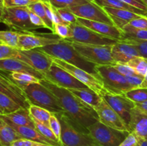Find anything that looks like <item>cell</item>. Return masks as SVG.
Masks as SVG:
<instances>
[{
    "instance_id": "1",
    "label": "cell",
    "mask_w": 147,
    "mask_h": 146,
    "mask_svg": "<svg viewBox=\"0 0 147 146\" xmlns=\"http://www.w3.org/2000/svg\"><path fill=\"white\" fill-rule=\"evenodd\" d=\"M40 83L57 97L65 113L80 126L88 130V127L98 121L94 108L80 100L69 90L57 87L47 80H41Z\"/></svg>"
},
{
    "instance_id": "2",
    "label": "cell",
    "mask_w": 147,
    "mask_h": 146,
    "mask_svg": "<svg viewBox=\"0 0 147 146\" xmlns=\"http://www.w3.org/2000/svg\"><path fill=\"white\" fill-rule=\"evenodd\" d=\"M40 49L53 58L63 60L69 64L83 69L98 77L96 64L85 60L74 48L71 42L63 40L56 44L45 46Z\"/></svg>"
},
{
    "instance_id": "3",
    "label": "cell",
    "mask_w": 147,
    "mask_h": 146,
    "mask_svg": "<svg viewBox=\"0 0 147 146\" xmlns=\"http://www.w3.org/2000/svg\"><path fill=\"white\" fill-rule=\"evenodd\" d=\"M55 115L61 124L63 146H99L90 137L87 129L75 123L65 112Z\"/></svg>"
},
{
    "instance_id": "4",
    "label": "cell",
    "mask_w": 147,
    "mask_h": 146,
    "mask_svg": "<svg viewBox=\"0 0 147 146\" xmlns=\"http://www.w3.org/2000/svg\"><path fill=\"white\" fill-rule=\"evenodd\" d=\"M22 90L30 104L47 109L54 114L64 112L57 97L42 83H31Z\"/></svg>"
},
{
    "instance_id": "5",
    "label": "cell",
    "mask_w": 147,
    "mask_h": 146,
    "mask_svg": "<svg viewBox=\"0 0 147 146\" xmlns=\"http://www.w3.org/2000/svg\"><path fill=\"white\" fill-rule=\"evenodd\" d=\"M0 21L9 28L22 32H32V30L39 28L30 21L27 7H1Z\"/></svg>"
},
{
    "instance_id": "6",
    "label": "cell",
    "mask_w": 147,
    "mask_h": 146,
    "mask_svg": "<svg viewBox=\"0 0 147 146\" xmlns=\"http://www.w3.org/2000/svg\"><path fill=\"white\" fill-rule=\"evenodd\" d=\"M98 77L103 82L107 91L116 94H125L133 87L125 76L119 73L112 65H96Z\"/></svg>"
},
{
    "instance_id": "7",
    "label": "cell",
    "mask_w": 147,
    "mask_h": 146,
    "mask_svg": "<svg viewBox=\"0 0 147 146\" xmlns=\"http://www.w3.org/2000/svg\"><path fill=\"white\" fill-rule=\"evenodd\" d=\"M71 43L78 52L87 61L96 65H113L115 64L111 54L112 46L95 45L76 42H71Z\"/></svg>"
},
{
    "instance_id": "8",
    "label": "cell",
    "mask_w": 147,
    "mask_h": 146,
    "mask_svg": "<svg viewBox=\"0 0 147 146\" xmlns=\"http://www.w3.org/2000/svg\"><path fill=\"white\" fill-rule=\"evenodd\" d=\"M88 131L99 146H119L129 133L109 127L99 120L88 127Z\"/></svg>"
},
{
    "instance_id": "9",
    "label": "cell",
    "mask_w": 147,
    "mask_h": 146,
    "mask_svg": "<svg viewBox=\"0 0 147 146\" xmlns=\"http://www.w3.org/2000/svg\"><path fill=\"white\" fill-rule=\"evenodd\" d=\"M72 29V37L67 41L76 42L95 45L113 46L119 40L101 35L93 30L79 24L78 22L70 25Z\"/></svg>"
},
{
    "instance_id": "10",
    "label": "cell",
    "mask_w": 147,
    "mask_h": 146,
    "mask_svg": "<svg viewBox=\"0 0 147 146\" xmlns=\"http://www.w3.org/2000/svg\"><path fill=\"white\" fill-rule=\"evenodd\" d=\"M53 62L56 64H57L60 67L70 73L77 80L81 82L83 84L87 86L88 87L93 90V91L97 92L100 96H101L102 93L106 90L103 82L100 81V79H98L93 74L89 73L88 72L86 71L81 68H79V67L73 65L71 64H69V63L60 60V59L53 58Z\"/></svg>"
},
{
    "instance_id": "11",
    "label": "cell",
    "mask_w": 147,
    "mask_h": 146,
    "mask_svg": "<svg viewBox=\"0 0 147 146\" xmlns=\"http://www.w3.org/2000/svg\"><path fill=\"white\" fill-rule=\"evenodd\" d=\"M14 59H18L30 64L43 75L47 72L53 63V57L40 48L30 50H20Z\"/></svg>"
},
{
    "instance_id": "12",
    "label": "cell",
    "mask_w": 147,
    "mask_h": 146,
    "mask_svg": "<svg viewBox=\"0 0 147 146\" xmlns=\"http://www.w3.org/2000/svg\"><path fill=\"white\" fill-rule=\"evenodd\" d=\"M45 80H48L55 85L67 90L88 87L54 62L48 71L45 74Z\"/></svg>"
},
{
    "instance_id": "13",
    "label": "cell",
    "mask_w": 147,
    "mask_h": 146,
    "mask_svg": "<svg viewBox=\"0 0 147 146\" xmlns=\"http://www.w3.org/2000/svg\"><path fill=\"white\" fill-rule=\"evenodd\" d=\"M101 97L129 126L131 117V112L135 107V102L129 100L124 94H116L106 90L102 93Z\"/></svg>"
},
{
    "instance_id": "14",
    "label": "cell",
    "mask_w": 147,
    "mask_h": 146,
    "mask_svg": "<svg viewBox=\"0 0 147 146\" xmlns=\"http://www.w3.org/2000/svg\"><path fill=\"white\" fill-rule=\"evenodd\" d=\"M70 9L78 18L86 19L91 21H100L111 25H114L113 21L107 12L105 11L104 9L96 4L94 1L82 5L71 7Z\"/></svg>"
},
{
    "instance_id": "15",
    "label": "cell",
    "mask_w": 147,
    "mask_h": 146,
    "mask_svg": "<svg viewBox=\"0 0 147 146\" xmlns=\"http://www.w3.org/2000/svg\"><path fill=\"white\" fill-rule=\"evenodd\" d=\"M98 117V120L106 125L116 130L130 133L129 126L122 117L108 104L103 98L98 106L94 107Z\"/></svg>"
},
{
    "instance_id": "16",
    "label": "cell",
    "mask_w": 147,
    "mask_h": 146,
    "mask_svg": "<svg viewBox=\"0 0 147 146\" xmlns=\"http://www.w3.org/2000/svg\"><path fill=\"white\" fill-rule=\"evenodd\" d=\"M63 39L59 36L52 34H37L33 32H24L19 40L18 49L20 50H30L41 48L50 44H56Z\"/></svg>"
},
{
    "instance_id": "17",
    "label": "cell",
    "mask_w": 147,
    "mask_h": 146,
    "mask_svg": "<svg viewBox=\"0 0 147 146\" xmlns=\"http://www.w3.org/2000/svg\"><path fill=\"white\" fill-rule=\"evenodd\" d=\"M0 92H2L18 103L23 108L28 109L30 103L24 90L14 82L8 74L1 71L0 74Z\"/></svg>"
},
{
    "instance_id": "18",
    "label": "cell",
    "mask_w": 147,
    "mask_h": 146,
    "mask_svg": "<svg viewBox=\"0 0 147 146\" xmlns=\"http://www.w3.org/2000/svg\"><path fill=\"white\" fill-rule=\"evenodd\" d=\"M78 22L101 35L106 36L110 38L120 40L123 37V31L116 27L115 25H111L106 23L91 21V20L78 18Z\"/></svg>"
},
{
    "instance_id": "19",
    "label": "cell",
    "mask_w": 147,
    "mask_h": 146,
    "mask_svg": "<svg viewBox=\"0 0 147 146\" xmlns=\"http://www.w3.org/2000/svg\"><path fill=\"white\" fill-rule=\"evenodd\" d=\"M0 70L2 72H17L27 73L37 77L40 80H45V76L40 72L37 71L30 64L18 59H6L0 60Z\"/></svg>"
},
{
    "instance_id": "20",
    "label": "cell",
    "mask_w": 147,
    "mask_h": 146,
    "mask_svg": "<svg viewBox=\"0 0 147 146\" xmlns=\"http://www.w3.org/2000/svg\"><path fill=\"white\" fill-rule=\"evenodd\" d=\"M112 57L115 63L127 64L132 58L140 56L136 47L123 40H119L112 46Z\"/></svg>"
},
{
    "instance_id": "21",
    "label": "cell",
    "mask_w": 147,
    "mask_h": 146,
    "mask_svg": "<svg viewBox=\"0 0 147 146\" xmlns=\"http://www.w3.org/2000/svg\"><path fill=\"white\" fill-rule=\"evenodd\" d=\"M129 126L130 133H134L139 138L147 140V113L135 107L131 112Z\"/></svg>"
},
{
    "instance_id": "22",
    "label": "cell",
    "mask_w": 147,
    "mask_h": 146,
    "mask_svg": "<svg viewBox=\"0 0 147 146\" xmlns=\"http://www.w3.org/2000/svg\"><path fill=\"white\" fill-rule=\"evenodd\" d=\"M103 8L109 14L114 25L122 31L123 27L127 25L131 20L138 18L140 16H143L126 9L111 8V7H103Z\"/></svg>"
},
{
    "instance_id": "23",
    "label": "cell",
    "mask_w": 147,
    "mask_h": 146,
    "mask_svg": "<svg viewBox=\"0 0 147 146\" xmlns=\"http://www.w3.org/2000/svg\"><path fill=\"white\" fill-rule=\"evenodd\" d=\"M0 117H2V118L4 119L7 123H8L11 127H14V128L17 130V133H18L23 138L29 139V140H34V141L40 142V143H45V144L47 145H50L60 146L59 145L56 144L55 143L51 141V140H50L49 139H47V137L43 136L36 128H33V127H27V126L16 125L10 123L9 121H8L7 119L3 117L2 116L0 115Z\"/></svg>"
},
{
    "instance_id": "24",
    "label": "cell",
    "mask_w": 147,
    "mask_h": 146,
    "mask_svg": "<svg viewBox=\"0 0 147 146\" xmlns=\"http://www.w3.org/2000/svg\"><path fill=\"white\" fill-rule=\"evenodd\" d=\"M23 138L17 130L0 117V146H11L17 140Z\"/></svg>"
},
{
    "instance_id": "25",
    "label": "cell",
    "mask_w": 147,
    "mask_h": 146,
    "mask_svg": "<svg viewBox=\"0 0 147 146\" xmlns=\"http://www.w3.org/2000/svg\"><path fill=\"white\" fill-rule=\"evenodd\" d=\"M8 121L18 126H27L35 128L33 119L28 111V109L21 108L11 114L1 115Z\"/></svg>"
},
{
    "instance_id": "26",
    "label": "cell",
    "mask_w": 147,
    "mask_h": 146,
    "mask_svg": "<svg viewBox=\"0 0 147 146\" xmlns=\"http://www.w3.org/2000/svg\"><path fill=\"white\" fill-rule=\"evenodd\" d=\"M69 90L76 97H78L80 100L86 102V104H89L93 108L98 105L103 100V97L100 94H98L89 87L72 89V90Z\"/></svg>"
},
{
    "instance_id": "27",
    "label": "cell",
    "mask_w": 147,
    "mask_h": 146,
    "mask_svg": "<svg viewBox=\"0 0 147 146\" xmlns=\"http://www.w3.org/2000/svg\"><path fill=\"white\" fill-rule=\"evenodd\" d=\"M93 1L101 7H111V8L126 9L133 11V12L140 14V15L147 16L146 11L139 9L134 7H132L121 0H93Z\"/></svg>"
},
{
    "instance_id": "28",
    "label": "cell",
    "mask_w": 147,
    "mask_h": 146,
    "mask_svg": "<svg viewBox=\"0 0 147 146\" xmlns=\"http://www.w3.org/2000/svg\"><path fill=\"white\" fill-rule=\"evenodd\" d=\"M28 111L31 117L34 120L49 126V122L53 113L47 109L34 104H30L29 106Z\"/></svg>"
},
{
    "instance_id": "29",
    "label": "cell",
    "mask_w": 147,
    "mask_h": 146,
    "mask_svg": "<svg viewBox=\"0 0 147 146\" xmlns=\"http://www.w3.org/2000/svg\"><path fill=\"white\" fill-rule=\"evenodd\" d=\"M22 108L17 102L2 92H0V115L11 114Z\"/></svg>"
},
{
    "instance_id": "30",
    "label": "cell",
    "mask_w": 147,
    "mask_h": 146,
    "mask_svg": "<svg viewBox=\"0 0 147 146\" xmlns=\"http://www.w3.org/2000/svg\"><path fill=\"white\" fill-rule=\"evenodd\" d=\"M8 76L14 82L17 83L22 89L31 83H38L41 81V80L37 77H34L32 74H27V73L11 72L9 73Z\"/></svg>"
},
{
    "instance_id": "31",
    "label": "cell",
    "mask_w": 147,
    "mask_h": 146,
    "mask_svg": "<svg viewBox=\"0 0 147 146\" xmlns=\"http://www.w3.org/2000/svg\"><path fill=\"white\" fill-rule=\"evenodd\" d=\"M24 32L19 31L5 30L0 31V44L18 49L19 40L21 34Z\"/></svg>"
},
{
    "instance_id": "32",
    "label": "cell",
    "mask_w": 147,
    "mask_h": 146,
    "mask_svg": "<svg viewBox=\"0 0 147 146\" xmlns=\"http://www.w3.org/2000/svg\"><path fill=\"white\" fill-rule=\"evenodd\" d=\"M27 7L31 11L35 13L37 15H38L44 21L46 25L48 27V29H50L53 32V34H54V24L52 22L51 20L47 17L44 5H43L42 1L39 0V1H36V2L33 3V4H30Z\"/></svg>"
},
{
    "instance_id": "33",
    "label": "cell",
    "mask_w": 147,
    "mask_h": 146,
    "mask_svg": "<svg viewBox=\"0 0 147 146\" xmlns=\"http://www.w3.org/2000/svg\"><path fill=\"white\" fill-rule=\"evenodd\" d=\"M129 66L134 70L136 74L139 75L144 77L147 72V58L142 57V56H136L132 58L127 63Z\"/></svg>"
},
{
    "instance_id": "34",
    "label": "cell",
    "mask_w": 147,
    "mask_h": 146,
    "mask_svg": "<svg viewBox=\"0 0 147 146\" xmlns=\"http://www.w3.org/2000/svg\"><path fill=\"white\" fill-rule=\"evenodd\" d=\"M47 1L57 9L71 8L93 1V0H42Z\"/></svg>"
},
{
    "instance_id": "35",
    "label": "cell",
    "mask_w": 147,
    "mask_h": 146,
    "mask_svg": "<svg viewBox=\"0 0 147 146\" xmlns=\"http://www.w3.org/2000/svg\"><path fill=\"white\" fill-rule=\"evenodd\" d=\"M124 94L134 102H143L147 100V88L132 89Z\"/></svg>"
},
{
    "instance_id": "36",
    "label": "cell",
    "mask_w": 147,
    "mask_h": 146,
    "mask_svg": "<svg viewBox=\"0 0 147 146\" xmlns=\"http://www.w3.org/2000/svg\"><path fill=\"white\" fill-rule=\"evenodd\" d=\"M123 38H134L147 41V29H137L125 26L123 29Z\"/></svg>"
},
{
    "instance_id": "37",
    "label": "cell",
    "mask_w": 147,
    "mask_h": 146,
    "mask_svg": "<svg viewBox=\"0 0 147 146\" xmlns=\"http://www.w3.org/2000/svg\"><path fill=\"white\" fill-rule=\"evenodd\" d=\"M33 119V118H32ZM34 123V125H35V128L43 136H45V137H47V139H49L51 141L54 142L56 144L59 145L60 146H63L61 145V143L59 142V140H57V138L56 137L55 135L53 133V132L52 131L51 129L50 128V127L46 125L43 124V123H40V122L37 121V120L33 119Z\"/></svg>"
},
{
    "instance_id": "38",
    "label": "cell",
    "mask_w": 147,
    "mask_h": 146,
    "mask_svg": "<svg viewBox=\"0 0 147 146\" xmlns=\"http://www.w3.org/2000/svg\"><path fill=\"white\" fill-rule=\"evenodd\" d=\"M120 40L126 42L134 46L138 50L139 55L147 58V41L134 38H123Z\"/></svg>"
},
{
    "instance_id": "39",
    "label": "cell",
    "mask_w": 147,
    "mask_h": 146,
    "mask_svg": "<svg viewBox=\"0 0 147 146\" xmlns=\"http://www.w3.org/2000/svg\"><path fill=\"white\" fill-rule=\"evenodd\" d=\"M54 34L63 40H70L72 37L71 27L67 24H54Z\"/></svg>"
},
{
    "instance_id": "40",
    "label": "cell",
    "mask_w": 147,
    "mask_h": 146,
    "mask_svg": "<svg viewBox=\"0 0 147 146\" xmlns=\"http://www.w3.org/2000/svg\"><path fill=\"white\" fill-rule=\"evenodd\" d=\"M60 17L65 24L71 25L78 22V17L73 14L70 8H60L57 9Z\"/></svg>"
},
{
    "instance_id": "41",
    "label": "cell",
    "mask_w": 147,
    "mask_h": 146,
    "mask_svg": "<svg viewBox=\"0 0 147 146\" xmlns=\"http://www.w3.org/2000/svg\"><path fill=\"white\" fill-rule=\"evenodd\" d=\"M49 127L51 129L52 131L53 132L55 135L56 137L57 138V140H59L61 145L62 141H61V124H60V122L59 120L58 117H57L55 114L53 113L52 114L51 117L50 119V122H49Z\"/></svg>"
},
{
    "instance_id": "42",
    "label": "cell",
    "mask_w": 147,
    "mask_h": 146,
    "mask_svg": "<svg viewBox=\"0 0 147 146\" xmlns=\"http://www.w3.org/2000/svg\"><path fill=\"white\" fill-rule=\"evenodd\" d=\"M39 0H1V7H27Z\"/></svg>"
},
{
    "instance_id": "43",
    "label": "cell",
    "mask_w": 147,
    "mask_h": 146,
    "mask_svg": "<svg viewBox=\"0 0 147 146\" xmlns=\"http://www.w3.org/2000/svg\"><path fill=\"white\" fill-rule=\"evenodd\" d=\"M18 52L19 49L0 44V60L14 59Z\"/></svg>"
},
{
    "instance_id": "44",
    "label": "cell",
    "mask_w": 147,
    "mask_h": 146,
    "mask_svg": "<svg viewBox=\"0 0 147 146\" xmlns=\"http://www.w3.org/2000/svg\"><path fill=\"white\" fill-rule=\"evenodd\" d=\"M127 26L137 29H147V16H140L131 20Z\"/></svg>"
},
{
    "instance_id": "45",
    "label": "cell",
    "mask_w": 147,
    "mask_h": 146,
    "mask_svg": "<svg viewBox=\"0 0 147 146\" xmlns=\"http://www.w3.org/2000/svg\"><path fill=\"white\" fill-rule=\"evenodd\" d=\"M113 66L119 73L123 74V76L133 75V74H137L133 68L128 65L127 64H122V63H115Z\"/></svg>"
},
{
    "instance_id": "46",
    "label": "cell",
    "mask_w": 147,
    "mask_h": 146,
    "mask_svg": "<svg viewBox=\"0 0 147 146\" xmlns=\"http://www.w3.org/2000/svg\"><path fill=\"white\" fill-rule=\"evenodd\" d=\"M126 78L129 84L133 87V89H135L142 87L144 77L139 75V74H133V75L126 76Z\"/></svg>"
},
{
    "instance_id": "47",
    "label": "cell",
    "mask_w": 147,
    "mask_h": 146,
    "mask_svg": "<svg viewBox=\"0 0 147 146\" xmlns=\"http://www.w3.org/2000/svg\"><path fill=\"white\" fill-rule=\"evenodd\" d=\"M11 146H53L50 145L45 144L40 142L34 141V140H29V139L22 138L14 142Z\"/></svg>"
},
{
    "instance_id": "48",
    "label": "cell",
    "mask_w": 147,
    "mask_h": 146,
    "mask_svg": "<svg viewBox=\"0 0 147 146\" xmlns=\"http://www.w3.org/2000/svg\"><path fill=\"white\" fill-rule=\"evenodd\" d=\"M119 146H139V137L134 133H129Z\"/></svg>"
},
{
    "instance_id": "49",
    "label": "cell",
    "mask_w": 147,
    "mask_h": 146,
    "mask_svg": "<svg viewBox=\"0 0 147 146\" xmlns=\"http://www.w3.org/2000/svg\"><path fill=\"white\" fill-rule=\"evenodd\" d=\"M29 14H30V21H31V22L32 23L34 26L39 27V28L48 29V27L46 25V24L44 22V21H43L38 15H37L35 13L33 12L32 11H31L30 9H29Z\"/></svg>"
},
{
    "instance_id": "50",
    "label": "cell",
    "mask_w": 147,
    "mask_h": 146,
    "mask_svg": "<svg viewBox=\"0 0 147 146\" xmlns=\"http://www.w3.org/2000/svg\"><path fill=\"white\" fill-rule=\"evenodd\" d=\"M121 1H124L125 3L132 6V7H134L139 9L146 11L147 13V7L142 0H121Z\"/></svg>"
},
{
    "instance_id": "51",
    "label": "cell",
    "mask_w": 147,
    "mask_h": 146,
    "mask_svg": "<svg viewBox=\"0 0 147 146\" xmlns=\"http://www.w3.org/2000/svg\"><path fill=\"white\" fill-rule=\"evenodd\" d=\"M135 107L139 108V110H142V111L147 113V100L143 102H136L135 103Z\"/></svg>"
},
{
    "instance_id": "52",
    "label": "cell",
    "mask_w": 147,
    "mask_h": 146,
    "mask_svg": "<svg viewBox=\"0 0 147 146\" xmlns=\"http://www.w3.org/2000/svg\"><path fill=\"white\" fill-rule=\"evenodd\" d=\"M142 88H147V72L145 74L144 78V81L142 84Z\"/></svg>"
},
{
    "instance_id": "53",
    "label": "cell",
    "mask_w": 147,
    "mask_h": 146,
    "mask_svg": "<svg viewBox=\"0 0 147 146\" xmlns=\"http://www.w3.org/2000/svg\"><path fill=\"white\" fill-rule=\"evenodd\" d=\"M139 146H147V140L139 138Z\"/></svg>"
},
{
    "instance_id": "54",
    "label": "cell",
    "mask_w": 147,
    "mask_h": 146,
    "mask_svg": "<svg viewBox=\"0 0 147 146\" xmlns=\"http://www.w3.org/2000/svg\"><path fill=\"white\" fill-rule=\"evenodd\" d=\"M142 1H143L144 3V4H145V5H146V7H147V0H142Z\"/></svg>"
}]
</instances>
